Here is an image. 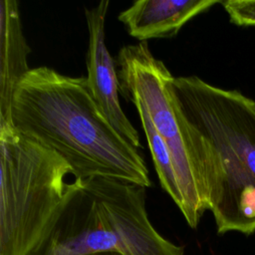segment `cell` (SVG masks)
<instances>
[{
    "label": "cell",
    "mask_w": 255,
    "mask_h": 255,
    "mask_svg": "<svg viewBox=\"0 0 255 255\" xmlns=\"http://www.w3.org/2000/svg\"><path fill=\"white\" fill-rule=\"evenodd\" d=\"M11 117L20 133L60 155L75 179L102 176L152 185L144 159L113 128L84 77L46 66L30 69L14 92Z\"/></svg>",
    "instance_id": "1"
},
{
    "label": "cell",
    "mask_w": 255,
    "mask_h": 255,
    "mask_svg": "<svg viewBox=\"0 0 255 255\" xmlns=\"http://www.w3.org/2000/svg\"><path fill=\"white\" fill-rule=\"evenodd\" d=\"M169 91L187 124L218 234L254 233L255 101L196 76H172Z\"/></svg>",
    "instance_id": "2"
},
{
    "label": "cell",
    "mask_w": 255,
    "mask_h": 255,
    "mask_svg": "<svg viewBox=\"0 0 255 255\" xmlns=\"http://www.w3.org/2000/svg\"><path fill=\"white\" fill-rule=\"evenodd\" d=\"M183 255L150 223L145 187L115 178L75 179L45 233L27 255Z\"/></svg>",
    "instance_id": "3"
},
{
    "label": "cell",
    "mask_w": 255,
    "mask_h": 255,
    "mask_svg": "<svg viewBox=\"0 0 255 255\" xmlns=\"http://www.w3.org/2000/svg\"><path fill=\"white\" fill-rule=\"evenodd\" d=\"M0 255H27L61 210L73 171L8 125H0Z\"/></svg>",
    "instance_id": "4"
},
{
    "label": "cell",
    "mask_w": 255,
    "mask_h": 255,
    "mask_svg": "<svg viewBox=\"0 0 255 255\" xmlns=\"http://www.w3.org/2000/svg\"><path fill=\"white\" fill-rule=\"evenodd\" d=\"M117 64L121 93L132 104L144 107L170 150L184 199L181 213L188 225L195 228L209 208L187 124L169 91L172 75L163 62L153 56L146 42L124 46Z\"/></svg>",
    "instance_id": "5"
},
{
    "label": "cell",
    "mask_w": 255,
    "mask_h": 255,
    "mask_svg": "<svg viewBox=\"0 0 255 255\" xmlns=\"http://www.w3.org/2000/svg\"><path fill=\"white\" fill-rule=\"evenodd\" d=\"M109 0L85 9L89 32L86 78L90 93L113 128L133 147L140 146L139 134L124 113L120 103L121 84L116 62L106 45V18Z\"/></svg>",
    "instance_id": "6"
},
{
    "label": "cell",
    "mask_w": 255,
    "mask_h": 255,
    "mask_svg": "<svg viewBox=\"0 0 255 255\" xmlns=\"http://www.w3.org/2000/svg\"><path fill=\"white\" fill-rule=\"evenodd\" d=\"M219 0H137L119 14L128 34L146 42L171 38L192 18L208 10Z\"/></svg>",
    "instance_id": "7"
},
{
    "label": "cell",
    "mask_w": 255,
    "mask_h": 255,
    "mask_svg": "<svg viewBox=\"0 0 255 255\" xmlns=\"http://www.w3.org/2000/svg\"><path fill=\"white\" fill-rule=\"evenodd\" d=\"M31 52L25 39L18 2L0 1V125L13 126L11 106L14 92L30 71Z\"/></svg>",
    "instance_id": "8"
},
{
    "label": "cell",
    "mask_w": 255,
    "mask_h": 255,
    "mask_svg": "<svg viewBox=\"0 0 255 255\" xmlns=\"http://www.w3.org/2000/svg\"><path fill=\"white\" fill-rule=\"evenodd\" d=\"M133 106L137 111L141 127L145 133L159 183L181 211L184 206V199L170 150L157 133L144 107L138 103H133Z\"/></svg>",
    "instance_id": "9"
},
{
    "label": "cell",
    "mask_w": 255,
    "mask_h": 255,
    "mask_svg": "<svg viewBox=\"0 0 255 255\" xmlns=\"http://www.w3.org/2000/svg\"><path fill=\"white\" fill-rule=\"evenodd\" d=\"M231 22L238 26L255 27V0L221 1Z\"/></svg>",
    "instance_id": "10"
},
{
    "label": "cell",
    "mask_w": 255,
    "mask_h": 255,
    "mask_svg": "<svg viewBox=\"0 0 255 255\" xmlns=\"http://www.w3.org/2000/svg\"><path fill=\"white\" fill-rule=\"evenodd\" d=\"M87 255H125V254L119 251H103V252H97V253H92Z\"/></svg>",
    "instance_id": "11"
}]
</instances>
